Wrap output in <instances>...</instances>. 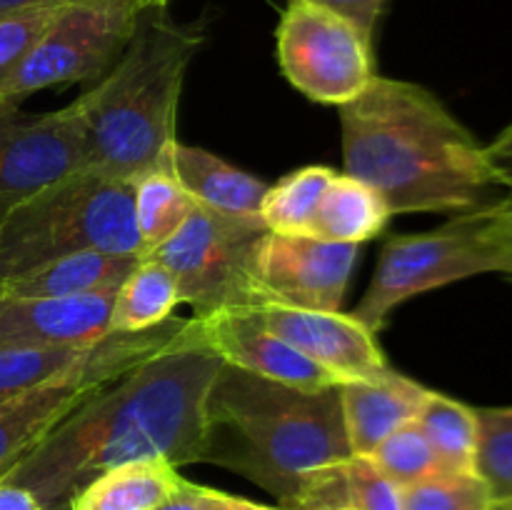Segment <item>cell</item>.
Segmentation results:
<instances>
[{
    "instance_id": "ba28073f",
    "label": "cell",
    "mask_w": 512,
    "mask_h": 510,
    "mask_svg": "<svg viewBox=\"0 0 512 510\" xmlns=\"http://www.w3.org/2000/svg\"><path fill=\"white\" fill-rule=\"evenodd\" d=\"M145 8V0H78L60 8L23 63L0 83V108H18L50 85L103 75L123 55Z\"/></svg>"
},
{
    "instance_id": "5b68a950",
    "label": "cell",
    "mask_w": 512,
    "mask_h": 510,
    "mask_svg": "<svg viewBox=\"0 0 512 510\" xmlns=\"http://www.w3.org/2000/svg\"><path fill=\"white\" fill-rule=\"evenodd\" d=\"M85 250L145 258L130 180L80 168L18 205L0 225V283Z\"/></svg>"
},
{
    "instance_id": "277c9868",
    "label": "cell",
    "mask_w": 512,
    "mask_h": 510,
    "mask_svg": "<svg viewBox=\"0 0 512 510\" xmlns=\"http://www.w3.org/2000/svg\"><path fill=\"white\" fill-rule=\"evenodd\" d=\"M200 43L203 35L175 23L165 5L143 10L123 55L78 98L85 120L83 170L130 183L153 170L170 173L180 90Z\"/></svg>"
},
{
    "instance_id": "52a82bcc",
    "label": "cell",
    "mask_w": 512,
    "mask_h": 510,
    "mask_svg": "<svg viewBox=\"0 0 512 510\" xmlns=\"http://www.w3.org/2000/svg\"><path fill=\"white\" fill-rule=\"evenodd\" d=\"M185 338L188 320L178 318L143 333H110L85 363L0 403V483L90 395Z\"/></svg>"
},
{
    "instance_id": "30bf717a",
    "label": "cell",
    "mask_w": 512,
    "mask_h": 510,
    "mask_svg": "<svg viewBox=\"0 0 512 510\" xmlns=\"http://www.w3.org/2000/svg\"><path fill=\"white\" fill-rule=\"evenodd\" d=\"M370 40L333 10L290 0L278 25L280 68L310 100L340 108L375 78Z\"/></svg>"
},
{
    "instance_id": "f35d334b",
    "label": "cell",
    "mask_w": 512,
    "mask_h": 510,
    "mask_svg": "<svg viewBox=\"0 0 512 510\" xmlns=\"http://www.w3.org/2000/svg\"><path fill=\"white\" fill-rule=\"evenodd\" d=\"M145 3H148V5H165L168 0H145Z\"/></svg>"
},
{
    "instance_id": "603a6c76",
    "label": "cell",
    "mask_w": 512,
    "mask_h": 510,
    "mask_svg": "<svg viewBox=\"0 0 512 510\" xmlns=\"http://www.w3.org/2000/svg\"><path fill=\"white\" fill-rule=\"evenodd\" d=\"M198 208L168 170H153L133 183V210L145 258L165 243Z\"/></svg>"
},
{
    "instance_id": "4fadbf2b",
    "label": "cell",
    "mask_w": 512,
    "mask_h": 510,
    "mask_svg": "<svg viewBox=\"0 0 512 510\" xmlns=\"http://www.w3.org/2000/svg\"><path fill=\"white\" fill-rule=\"evenodd\" d=\"M255 313L265 328L333 375L338 385L355 380L375 383L395 373L385 360L375 333H370L353 313L288 308L275 303L255 305Z\"/></svg>"
},
{
    "instance_id": "d6a6232c",
    "label": "cell",
    "mask_w": 512,
    "mask_h": 510,
    "mask_svg": "<svg viewBox=\"0 0 512 510\" xmlns=\"http://www.w3.org/2000/svg\"><path fill=\"white\" fill-rule=\"evenodd\" d=\"M158 510H205L203 505V485H195L183 478L173 495L160 505Z\"/></svg>"
},
{
    "instance_id": "7c38bea8",
    "label": "cell",
    "mask_w": 512,
    "mask_h": 510,
    "mask_svg": "<svg viewBox=\"0 0 512 510\" xmlns=\"http://www.w3.org/2000/svg\"><path fill=\"white\" fill-rule=\"evenodd\" d=\"M360 245L328 243L310 235L265 230L250 263L258 303L308 310H338L358 263Z\"/></svg>"
},
{
    "instance_id": "ac0fdd59",
    "label": "cell",
    "mask_w": 512,
    "mask_h": 510,
    "mask_svg": "<svg viewBox=\"0 0 512 510\" xmlns=\"http://www.w3.org/2000/svg\"><path fill=\"white\" fill-rule=\"evenodd\" d=\"M140 263L138 255H113L100 250L63 255L28 273L0 283V290L28 298H75V295L113 293Z\"/></svg>"
},
{
    "instance_id": "ffe728a7",
    "label": "cell",
    "mask_w": 512,
    "mask_h": 510,
    "mask_svg": "<svg viewBox=\"0 0 512 510\" xmlns=\"http://www.w3.org/2000/svg\"><path fill=\"white\" fill-rule=\"evenodd\" d=\"M390 215L393 213L378 190L348 173H335L315 210L308 235L328 243L360 245L375 238Z\"/></svg>"
},
{
    "instance_id": "4dcf8cb0",
    "label": "cell",
    "mask_w": 512,
    "mask_h": 510,
    "mask_svg": "<svg viewBox=\"0 0 512 510\" xmlns=\"http://www.w3.org/2000/svg\"><path fill=\"white\" fill-rule=\"evenodd\" d=\"M308 3H315L320 5V8L333 10V13H338L340 18L350 20L360 33L373 38L375 23H378L385 0H308Z\"/></svg>"
},
{
    "instance_id": "4316f807",
    "label": "cell",
    "mask_w": 512,
    "mask_h": 510,
    "mask_svg": "<svg viewBox=\"0 0 512 510\" xmlns=\"http://www.w3.org/2000/svg\"><path fill=\"white\" fill-rule=\"evenodd\" d=\"M368 458L400 488H408L430 475L443 473L438 458H435V450L430 448L428 438L415 420L395 428Z\"/></svg>"
},
{
    "instance_id": "d4e9b609",
    "label": "cell",
    "mask_w": 512,
    "mask_h": 510,
    "mask_svg": "<svg viewBox=\"0 0 512 510\" xmlns=\"http://www.w3.org/2000/svg\"><path fill=\"white\" fill-rule=\"evenodd\" d=\"M98 343L60 348H0V403L85 363Z\"/></svg>"
},
{
    "instance_id": "5bb4252c",
    "label": "cell",
    "mask_w": 512,
    "mask_h": 510,
    "mask_svg": "<svg viewBox=\"0 0 512 510\" xmlns=\"http://www.w3.org/2000/svg\"><path fill=\"white\" fill-rule=\"evenodd\" d=\"M193 340L223 363L300 390L333 388L335 378L305 358L298 348L265 328L255 308L218 310L190 318Z\"/></svg>"
},
{
    "instance_id": "f1b7e54d",
    "label": "cell",
    "mask_w": 512,
    "mask_h": 510,
    "mask_svg": "<svg viewBox=\"0 0 512 510\" xmlns=\"http://www.w3.org/2000/svg\"><path fill=\"white\" fill-rule=\"evenodd\" d=\"M338 508L403 510V488L395 485L368 455H353L338 468Z\"/></svg>"
},
{
    "instance_id": "d6986e66",
    "label": "cell",
    "mask_w": 512,
    "mask_h": 510,
    "mask_svg": "<svg viewBox=\"0 0 512 510\" xmlns=\"http://www.w3.org/2000/svg\"><path fill=\"white\" fill-rule=\"evenodd\" d=\"M180 483L183 475L168 460H135L95 475L68 510H158Z\"/></svg>"
},
{
    "instance_id": "f546056e",
    "label": "cell",
    "mask_w": 512,
    "mask_h": 510,
    "mask_svg": "<svg viewBox=\"0 0 512 510\" xmlns=\"http://www.w3.org/2000/svg\"><path fill=\"white\" fill-rule=\"evenodd\" d=\"M65 8V5H60ZM60 8H35L23 13L0 15V83L15 73L40 35L48 30Z\"/></svg>"
},
{
    "instance_id": "836d02e7",
    "label": "cell",
    "mask_w": 512,
    "mask_h": 510,
    "mask_svg": "<svg viewBox=\"0 0 512 510\" xmlns=\"http://www.w3.org/2000/svg\"><path fill=\"white\" fill-rule=\"evenodd\" d=\"M203 505L205 510H283V508H268V505L253 503V500L235 498V495L220 493V490L203 488Z\"/></svg>"
},
{
    "instance_id": "e575fe53",
    "label": "cell",
    "mask_w": 512,
    "mask_h": 510,
    "mask_svg": "<svg viewBox=\"0 0 512 510\" xmlns=\"http://www.w3.org/2000/svg\"><path fill=\"white\" fill-rule=\"evenodd\" d=\"M0 510H43V505L20 485L0 483Z\"/></svg>"
},
{
    "instance_id": "1f68e13d",
    "label": "cell",
    "mask_w": 512,
    "mask_h": 510,
    "mask_svg": "<svg viewBox=\"0 0 512 510\" xmlns=\"http://www.w3.org/2000/svg\"><path fill=\"white\" fill-rule=\"evenodd\" d=\"M485 158L495 175V183L503 190H512V125L503 130L490 145H485Z\"/></svg>"
},
{
    "instance_id": "8d00e7d4",
    "label": "cell",
    "mask_w": 512,
    "mask_h": 510,
    "mask_svg": "<svg viewBox=\"0 0 512 510\" xmlns=\"http://www.w3.org/2000/svg\"><path fill=\"white\" fill-rule=\"evenodd\" d=\"M78 3V0H0V15L23 13L35 8H60V5Z\"/></svg>"
},
{
    "instance_id": "e0dca14e",
    "label": "cell",
    "mask_w": 512,
    "mask_h": 510,
    "mask_svg": "<svg viewBox=\"0 0 512 510\" xmlns=\"http://www.w3.org/2000/svg\"><path fill=\"white\" fill-rule=\"evenodd\" d=\"M170 173L200 208L228 218L263 223L260 208L270 185L225 163L218 155L193 145L175 143L170 153Z\"/></svg>"
},
{
    "instance_id": "7a4b0ae2",
    "label": "cell",
    "mask_w": 512,
    "mask_h": 510,
    "mask_svg": "<svg viewBox=\"0 0 512 510\" xmlns=\"http://www.w3.org/2000/svg\"><path fill=\"white\" fill-rule=\"evenodd\" d=\"M340 125L345 173L378 190L393 215H465L500 200L483 145L423 85L375 75L340 105Z\"/></svg>"
},
{
    "instance_id": "8992f818",
    "label": "cell",
    "mask_w": 512,
    "mask_h": 510,
    "mask_svg": "<svg viewBox=\"0 0 512 510\" xmlns=\"http://www.w3.org/2000/svg\"><path fill=\"white\" fill-rule=\"evenodd\" d=\"M485 273L512 280V243L488 208L458 215L430 233L390 238L353 315L378 335L405 300Z\"/></svg>"
},
{
    "instance_id": "44dd1931",
    "label": "cell",
    "mask_w": 512,
    "mask_h": 510,
    "mask_svg": "<svg viewBox=\"0 0 512 510\" xmlns=\"http://www.w3.org/2000/svg\"><path fill=\"white\" fill-rule=\"evenodd\" d=\"M180 305L175 275L155 258H140L133 273L115 290L110 333H143L173 318Z\"/></svg>"
},
{
    "instance_id": "74e56055",
    "label": "cell",
    "mask_w": 512,
    "mask_h": 510,
    "mask_svg": "<svg viewBox=\"0 0 512 510\" xmlns=\"http://www.w3.org/2000/svg\"><path fill=\"white\" fill-rule=\"evenodd\" d=\"M493 510H512V500H503V503H493Z\"/></svg>"
},
{
    "instance_id": "ab89813d",
    "label": "cell",
    "mask_w": 512,
    "mask_h": 510,
    "mask_svg": "<svg viewBox=\"0 0 512 510\" xmlns=\"http://www.w3.org/2000/svg\"><path fill=\"white\" fill-rule=\"evenodd\" d=\"M338 510H353V508H338Z\"/></svg>"
},
{
    "instance_id": "83f0119b",
    "label": "cell",
    "mask_w": 512,
    "mask_h": 510,
    "mask_svg": "<svg viewBox=\"0 0 512 510\" xmlns=\"http://www.w3.org/2000/svg\"><path fill=\"white\" fill-rule=\"evenodd\" d=\"M493 503L478 473H435L403 488V510H493Z\"/></svg>"
},
{
    "instance_id": "9a60e30c",
    "label": "cell",
    "mask_w": 512,
    "mask_h": 510,
    "mask_svg": "<svg viewBox=\"0 0 512 510\" xmlns=\"http://www.w3.org/2000/svg\"><path fill=\"white\" fill-rule=\"evenodd\" d=\"M113 293L28 298L0 290V348L93 345L110 335Z\"/></svg>"
},
{
    "instance_id": "7402d4cb",
    "label": "cell",
    "mask_w": 512,
    "mask_h": 510,
    "mask_svg": "<svg viewBox=\"0 0 512 510\" xmlns=\"http://www.w3.org/2000/svg\"><path fill=\"white\" fill-rule=\"evenodd\" d=\"M415 423L435 450L443 473H475L478 450V415L475 408L428 390Z\"/></svg>"
},
{
    "instance_id": "484cf974",
    "label": "cell",
    "mask_w": 512,
    "mask_h": 510,
    "mask_svg": "<svg viewBox=\"0 0 512 510\" xmlns=\"http://www.w3.org/2000/svg\"><path fill=\"white\" fill-rule=\"evenodd\" d=\"M475 415H478L475 473L485 480L495 503L512 500V405L475 408Z\"/></svg>"
},
{
    "instance_id": "d590c367",
    "label": "cell",
    "mask_w": 512,
    "mask_h": 510,
    "mask_svg": "<svg viewBox=\"0 0 512 510\" xmlns=\"http://www.w3.org/2000/svg\"><path fill=\"white\" fill-rule=\"evenodd\" d=\"M490 215L498 223V228L503 230L505 238L512 243V190H505V195L500 200H495L493 205H488Z\"/></svg>"
},
{
    "instance_id": "6da1fadb",
    "label": "cell",
    "mask_w": 512,
    "mask_h": 510,
    "mask_svg": "<svg viewBox=\"0 0 512 510\" xmlns=\"http://www.w3.org/2000/svg\"><path fill=\"white\" fill-rule=\"evenodd\" d=\"M220 363L188 338L130 368L80 403L3 480L35 495L43 510H68L95 478L135 460L203 463L205 398Z\"/></svg>"
},
{
    "instance_id": "cb8c5ba5",
    "label": "cell",
    "mask_w": 512,
    "mask_h": 510,
    "mask_svg": "<svg viewBox=\"0 0 512 510\" xmlns=\"http://www.w3.org/2000/svg\"><path fill=\"white\" fill-rule=\"evenodd\" d=\"M333 178V168L308 165L270 185L263 198V208H260L265 228L280 235H308L315 210Z\"/></svg>"
},
{
    "instance_id": "2e32d148",
    "label": "cell",
    "mask_w": 512,
    "mask_h": 510,
    "mask_svg": "<svg viewBox=\"0 0 512 510\" xmlns=\"http://www.w3.org/2000/svg\"><path fill=\"white\" fill-rule=\"evenodd\" d=\"M345 433L353 455H370L395 428L418 415L428 388L393 373L375 383H340Z\"/></svg>"
},
{
    "instance_id": "8fae6325",
    "label": "cell",
    "mask_w": 512,
    "mask_h": 510,
    "mask_svg": "<svg viewBox=\"0 0 512 510\" xmlns=\"http://www.w3.org/2000/svg\"><path fill=\"white\" fill-rule=\"evenodd\" d=\"M85 120L80 100L55 113L0 108V225L18 205L83 168Z\"/></svg>"
},
{
    "instance_id": "3957f363",
    "label": "cell",
    "mask_w": 512,
    "mask_h": 510,
    "mask_svg": "<svg viewBox=\"0 0 512 510\" xmlns=\"http://www.w3.org/2000/svg\"><path fill=\"white\" fill-rule=\"evenodd\" d=\"M353 458L338 385L300 390L220 363L205 398L203 463L223 465L298 510Z\"/></svg>"
},
{
    "instance_id": "9c48e42d",
    "label": "cell",
    "mask_w": 512,
    "mask_h": 510,
    "mask_svg": "<svg viewBox=\"0 0 512 510\" xmlns=\"http://www.w3.org/2000/svg\"><path fill=\"white\" fill-rule=\"evenodd\" d=\"M265 230L263 223L228 218L198 205L150 258L160 260L175 275L180 303L190 305L195 315L255 308L258 298L250 263Z\"/></svg>"
}]
</instances>
